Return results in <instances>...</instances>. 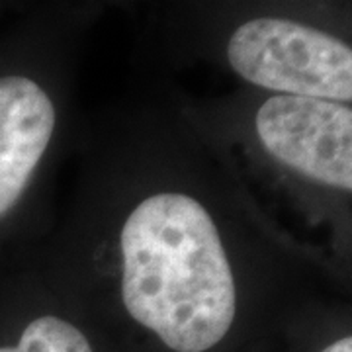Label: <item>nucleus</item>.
I'll return each instance as SVG.
<instances>
[{
  "instance_id": "f03ea898",
  "label": "nucleus",
  "mask_w": 352,
  "mask_h": 352,
  "mask_svg": "<svg viewBox=\"0 0 352 352\" xmlns=\"http://www.w3.org/2000/svg\"><path fill=\"white\" fill-rule=\"evenodd\" d=\"M233 71L256 87L329 102L352 98L351 45L280 18L241 24L227 45Z\"/></svg>"
},
{
  "instance_id": "20e7f679",
  "label": "nucleus",
  "mask_w": 352,
  "mask_h": 352,
  "mask_svg": "<svg viewBox=\"0 0 352 352\" xmlns=\"http://www.w3.org/2000/svg\"><path fill=\"white\" fill-rule=\"evenodd\" d=\"M55 129V108L32 78L0 76V217L20 200Z\"/></svg>"
},
{
  "instance_id": "39448f33",
  "label": "nucleus",
  "mask_w": 352,
  "mask_h": 352,
  "mask_svg": "<svg viewBox=\"0 0 352 352\" xmlns=\"http://www.w3.org/2000/svg\"><path fill=\"white\" fill-rule=\"evenodd\" d=\"M0 352H94L88 339L69 321L55 315H43L28 323L12 346Z\"/></svg>"
},
{
  "instance_id": "f257e3e1",
  "label": "nucleus",
  "mask_w": 352,
  "mask_h": 352,
  "mask_svg": "<svg viewBox=\"0 0 352 352\" xmlns=\"http://www.w3.org/2000/svg\"><path fill=\"white\" fill-rule=\"evenodd\" d=\"M122 300L175 352H206L229 333L237 294L212 215L186 194L149 196L120 235Z\"/></svg>"
},
{
  "instance_id": "7ed1b4c3",
  "label": "nucleus",
  "mask_w": 352,
  "mask_h": 352,
  "mask_svg": "<svg viewBox=\"0 0 352 352\" xmlns=\"http://www.w3.org/2000/svg\"><path fill=\"white\" fill-rule=\"evenodd\" d=\"M256 133L280 163L309 180L352 190V112L339 102L272 96L256 112Z\"/></svg>"
},
{
  "instance_id": "423d86ee",
  "label": "nucleus",
  "mask_w": 352,
  "mask_h": 352,
  "mask_svg": "<svg viewBox=\"0 0 352 352\" xmlns=\"http://www.w3.org/2000/svg\"><path fill=\"white\" fill-rule=\"evenodd\" d=\"M321 352H352V339L351 337H342V339L335 340L333 344H329L327 349Z\"/></svg>"
}]
</instances>
